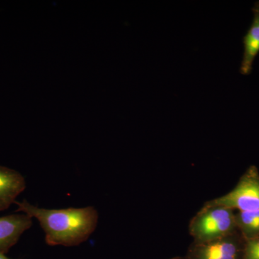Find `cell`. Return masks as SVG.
I'll list each match as a JSON object with an SVG mask.
<instances>
[{
	"mask_svg": "<svg viewBox=\"0 0 259 259\" xmlns=\"http://www.w3.org/2000/svg\"><path fill=\"white\" fill-rule=\"evenodd\" d=\"M23 212L39 222L48 245L76 246L90 238L98 224V212L93 206L74 208H40L28 201L15 202Z\"/></svg>",
	"mask_w": 259,
	"mask_h": 259,
	"instance_id": "cell-1",
	"label": "cell"
},
{
	"mask_svg": "<svg viewBox=\"0 0 259 259\" xmlns=\"http://www.w3.org/2000/svg\"><path fill=\"white\" fill-rule=\"evenodd\" d=\"M215 204L241 212L259 210V177L255 168L249 170L234 190L218 199Z\"/></svg>",
	"mask_w": 259,
	"mask_h": 259,
	"instance_id": "cell-2",
	"label": "cell"
},
{
	"mask_svg": "<svg viewBox=\"0 0 259 259\" xmlns=\"http://www.w3.org/2000/svg\"><path fill=\"white\" fill-rule=\"evenodd\" d=\"M32 225V218L24 213L0 217V251L8 253Z\"/></svg>",
	"mask_w": 259,
	"mask_h": 259,
	"instance_id": "cell-3",
	"label": "cell"
},
{
	"mask_svg": "<svg viewBox=\"0 0 259 259\" xmlns=\"http://www.w3.org/2000/svg\"><path fill=\"white\" fill-rule=\"evenodd\" d=\"M25 187V178L18 171L0 166V212L15 203Z\"/></svg>",
	"mask_w": 259,
	"mask_h": 259,
	"instance_id": "cell-4",
	"label": "cell"
},
{
	"mask_svg": "<svg viewBox=\"0 0 259 259\" xmlns=\"http://www.w3.org/2000/svg\"><path fill=\"white\" fill-rule=\"evenodd\" d=\"M252 11L253 21L243 37L244 51L240 72L243 75H249L251 73L253 61L259 54V1L255 2Z\"/></svg>",
	"mask_w": 259,
	"mask_h": 259,
	"instance_id": "cell-5",
	"label": "cell"
},
{
	"mask_svg": "<svg viewBox=\"0 0 259 259\" xmlns=\"http://www.w3.org/2000/svg\"><path fill=\"white\" fill-rule=\"evenodd\" d=\"M230 211L231 209L221 207L204 214L198 223L199 233L202 236H207V233L213 227L215 226L223 220L233 216Z\"/></svg>",
	"mask_w": 259,
	"mask_h": 259,
	"instance_id": "cell-6",
	"label": "cell"
},
{
	"mask_svg": "<svg viewBox=\"0 0 259 259\" xmlns=\"http://www.w3.org/2000/svg\"><path fill=\"white\" fill-rule=\"evenodd\" d=\"M239 250L238 246L232 242H218L206 246L200 255H225L238 257Z\"/></svg>",
	"mask_w": 259,
	"mask_h": 259,
	"instance_id": "cell-7",
	"label": "cell"
},
{
	"mask_svg": "<svg viewBox=\"0 0 259 259\" xmlns=\"http://www.w3.org/2000/svg\"><path fill=\"white\" fill-rule=\"evenodd\" d=\"M239 223L245 233L257 234L259 233V210L240 212Z\"/></svg>",
	"mask_w": 259,
	"mask_h": 259,
	"instance_id": "cell-8",
	"label": "cell"
},
{
	"mask_svg": "<svg viewBox=\"0 0 259 259\" xmlns=\"http://www.w3.org/2000/svg\"><path fill=\"white\" fill-rule=\"evenodd\" d=\"M243 259H259V238H253L247 243Z\"/></svg>",
	"mask_w": 259,
	"mask_h": 259,
	"instance_id": "cell-9",
	"label": "cell"
},
{
	"mask_svg": "<svg viewBox=\"0 0 259 259\" xmlns=\"http://www.w3.org/2000/svg\"><path fill=\"white\" fill-rule=\"evenodd\" d=\"M0 259H11V258H8V256H6V255H5V253H3V252L0 251Z\"/></svg>",
	"mask_w": 259,
	"mask_h": 259,
	"instance_id": "cell-10",
	"label": "cell"
}]
</instances>
